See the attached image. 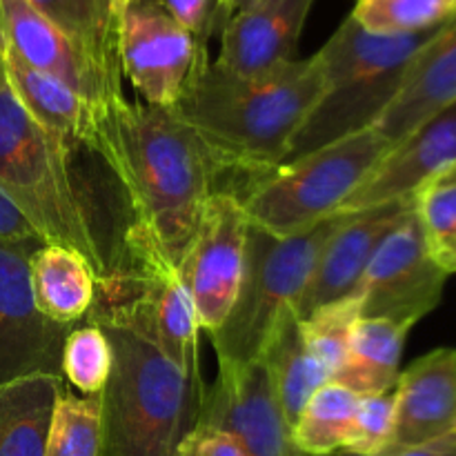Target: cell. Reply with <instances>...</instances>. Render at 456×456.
<instances>
[{
  "label": "cell",
  "instance_id": "obj_1",
  "mask_svg": "<svg viewBox=\"0 0 456 456\" xmlns=\"http://www.w3.org/2000/svg\"><path fill=\"white\" fill-rule=\"evenodd\" d=\"M96 151L127 196L123 243L159 252L181 270L223 167L172 107L127 98L96 105Z\"/></svg>",
  "mask_w": 456,
  "mask_h": 456
},
{
  "label": "cell",
  "instance_id": "obj_2",
  "mask_svg": "<svg viewBox=\"0 0 456 456\" xmlns=\"http://www.w3.org/2000/svg\"><path fill=\"white\" fill-rule=\"evenodd\" d=\"M316 56L254 76L209 61L172 107L212 151L223 172L248 178L285 163L298 129L323 94Z\"/></svg>",
  "mask_w": 456,
  "mask_h": 456
},
{
  "label": "cell",
  "instance_id": "obj_3",
  "mask_svg": "<svg viewBox=\"0 0 456 456\" xmlns=\"http://www.w3.org/2000/svg\"><path fill=\"white\" fill-rule=\"evenodd\" d=\"M87 316L105 332L114 356L101 395V456H174L199 423L205 381L187 377L159 350L118 294L102 289V301H94Z\"/></svg>",
  "mask_w": 456,
  "mask_h": 456
},
{
  "label": "cell",
  "instance_id": "obj_4",
  "mask_svg": "<svg viewBox=\"0 0 456 456\" xmlns=\"http://www.w3.org/2000/svg\"><path fill=\"white\" fill-rule=\"evenodd\" d=\"M71 147L36 123L9 85L0 58V185L22 208L45 243L80 254L96 285L114 274L94 209L71 169Z\"/></svg>",
  "mask_w": 456,
  "mask_h": 456
},
{
  "label": "cell",
  "instance_id": "obj_5",
  "mask_svg": "<svg viewBox=\"0 0 456 456\" xmlns=\"http://www.w3.org/2000/svg\"><path fill=\"white\" fill-rule=\"evenodd\" d=\"M436 29L372 34L347 16L314 53L325 87L298 129L285 163L377 125L395 101L412 58Z\"/></svg>",
  "mask_w": 456,
  "mask_h": 456
},
{
  "label": "cell",
  "instance_id": "obj_6",
  "mask_svg": "<svg viewBox=\"0 0 456 456\" xmlns=\"http://www.w3.org/2000/svg\"><path fill=\"white\" fill-rule=\"evenodd\" d=\"M338 212L294 236L249 225L243 279L230 314L209 332L218 363L249 365L261 359L281 321L297 310L325 243L343 223Z\"/></svg>",
  "mask_w": 456,
  "mask_h": 456
},
{
  "label": "cell",
  "instance_id": "obj_7",
  "mask_svg": "<svg viewBox=\"0 0 456 456\" xmlns=\"http://www.w3.org/2000/svg\"><path fill=\"white\" fill-rule=\"evenodd\" d=\"M390 147L372 125L248 178L239 199L249 225L274 236L307 232L338 214Z\"/></svg>",
  "mask_w": 456,
  "mask_h": 456
},
{
  "label": "cell",
  "instance_id": "obj_8",
  "mask_svg": "<svg viewBox=\"0 0 456 456\" xmlns=\"http://www.w3.org/2000/svg\"><path fill=\"white\" fill-rule=\"evenodd\" d=\"M118 52L123 76L151 107H174L209 62L208 45L183 29L163 0H125Z\"/></svg>",
  "mask_w": 456,
  "mask_h": 456
},
{
  "label": "cell",
  "instance_id": "obj_9",
  "mask_svg": "<svg viewBox=\"0 0 456 456\" xmlns=\"http://www.w3.org/2000/svg\"><path fill=\"white\" fill-rule=\"evenodd\" d=\"M448 276L432 258L412 208L365 267L354 292L361 319H387L412 328L439 305Z\"/></svg>",
  "mask_w": 456,
  "mask_h": 456
},
{
  "label": "cell",
  "instance_id": "obj_10",
  "mask_svg": "<svg viewBox=\"0 0 456 456\" xmlns=\"http://www.w3.org/2000/svg\"><path fill=\"white\" fill-rule=\"evenodd\" d=\"M249 218L234 191H214L181 263V276L199 314L214 332L230 314L243 279Z\"/></svg>",
  "mask_w": 456,
  "mask_h": 456
},
{
  "label": "cell",
  "instance_id": "obj_11",
  "mask_svg": "<svg viewBox=\"0 0 456 456\" xmlns=\"http://www.w3.org/2000/svg\"><path fill=\"white\" fill-rule=\"evenodd\" d=\"M38 249L0 245V386L16 379L62 377V346L74 325L43 316L31 292L29 261Z\"/></svg>",
  "mask_w": 456,
  "mask_h": 456
},
{
  "label": "cell",
  "instance_id": "obj_12",
  "mask_svg": "<svg viewBox=\"0 0 456 456\" xmlns=\"http://www.w3.org/2000/svg\"><path fill=\"white\" fill-rule=\"evenodd\" d=\"M199 423L234 436L243 456L301 454L258 361L249 365L218 363L216 381L205 392Z\"/></svg>",
  "mask_w": 456,
  "mask_h": 456
},
{
  "label": "cell",
  "instance_id": "obj_13",
  "mask_svg": "<svg viewBox=\"0 0 456 456\" xmlns=\"http://www.w3.org/2000/svg\"><path fill=\"white\" fill-rule=\"evenodd\" d=\"M0 34L20 61L94 105L125 98L123 78L98 65L78 43L25 0H0Z\"/></svg>",
  "mask_w": 456,
  "mask_h": 456
},
{
  "label": "cell",
  "instance_id": "obj_14",
  "mask_svg": "<svg viewBox=\"0 0 456 456\" xmlns=\"http://www.w3.org/2000/svg\"><path fill=\"white\" fill-rule=\"evenodd\" d=\"M412 208L414 196L346 214L341 225L325 243L314 272L307 281L305 292L298 298L294 310L298 319H305L321 305H328L338 298L354 297L365 267L370 265L379 245Z\"/></svg>",
  "mask_w": 456,
  "mask_h": 456
},
{
  "label": "cell",
  "instance_id": "obj_15",
  "mask_svg": "<svg viewBox=\"0 0 456 456\" xmlns=\"http://www.w3.org/2000/svg\"><path fill=\"white\" fill-rule=\"evenodd\" d=\"M452 165H456V102L390 147L338 212L354 214L390 200L412 199L423 183Z\"/></svg>",
  "mask_w": 456,
  "mask_h": 456
},
{
  "label": "cell",
  "instance_id": "obj_16",
  "mask_svg": "<svg viewBox=\"0 0 456 456\" xmlns=\"http://www.w3.org/2000/svg\"><path fill=\"white\" fill-rule=\"evenodd\" d=\"M395 435L381 456L456 430V347H436L399 374Z\"/></svg>",
  "mask_w": 456,
  "mask_h": 456
},
{
  "label": "cell",
  "instance_id": "obj_17",
  "mask_svg": "<svg viewBox=\"0 0 456 456\" xmlns=\"http://www.w3.org/2000/svg\"><path fill=\"white\" fill-rule=\"evenodd\" d=\"M314 0H258L234 13L221 34L216 62L234 74L254 76L294 61Z\"/></svg>",
  "mask_w": 456,
  "mask_h": 456
},
{
  "label": "cell",
  "instance_id": "obj_18",
  "mask_svg": "<svg viewBox=\"0 0 456 456\" xmlns=\"http://www.w3.org/2000/svg\"><path fill=\"white\" fill-rule=\"evenodd\" d=\"M456 102V13L410 62L395 101L374 127L392 147Z\"/></svg>",
  "mask_w": 456,
  "mask_h": 456
},
{
  "label": "cell",
  "instance_id": "obj_19",
  "mask_svg": "<svg viewBox=\"0 0 456 456\" xmlns=\"http://www.w3.org/2000/svg\"><path fill=\"white\" fill-rule=\"evenodd\" d=\"M0 58L9 85L31 118L61 138L71 150L78 147L92 150L94 134H96V105L85 101L52 76L20 61L4 43L3 34H0Z\"/></svg>",
  "mask_w": 456,
  "mask_h": 456
},
{
  "label": "cell",
  "instance_id": "obj_20",
  "mask_svg": "<svg viewBox=\"0 0 456 456\" xmlns=\"http://www.w3.org/2000/svg\"><path fill=\"white\" fill-rule=\"evenodd\" d=\"M36 307L49 321L78 325L96 301V276L80 254L61 245H43L29 261Z\"/></svg>",
  "mask_w": 456,
  "mask_h": 456
},
{
  "label": "cell",
  "instance_id": "obj_21",
  "mask_svg": "<svg viewBox=\"0 0 456 456\" xmlns=\"http://www.w3.org/2000/svg\"><path fill=\"white\" fill-rule=\"evenodd\" d=\"M258 363L265 368L272 395L289 428L298 421L312 395L330 383V374L307 350L297 312L281 321Z\"/></svg>",
  "mask_w": 456,
  "mask_h": 456
},
{
  "label": "cell",
  "instance_id": "obj_22",
  "mask_svg": "<svg viewBox=\"0 0 456 456\" xmlns=\"http://www.w3.org/2000/svg\"><path fill=\"white\" fill-rule=\"evenodd\" d=\"M62 381L34 374L0 386V456H45Z\"/></svg>",
  "mask_w": 456,
  "mask_h": 456
},
{
  "label": "cell",
  "instance_id": "obj_23",
  "mask_svg": "<svg viewBox=\"0 0 456 456\" xmlns=\"http://www.w3.org/2000/svg\"><path fill=\"white\" fill-rule=\"evenodd\" d=\"M410 330L408 325L387 319H361L352 337L350 354L332 377V383L359 396L395 390Z\"/></svg>",
  "mask_w": 456,
  "mask_h": 456
},
{
  "label": "cell",
  "instance_id": "obj_24",
  "mask_svg": "<svg viewBox=\"0 0 456 456\" xmlns=\"http://www.w3.org/2000/svg\"><path fill=\"white\" fill-rule=\"evenodd\" d=\"M53 27L78 43L94 61L123 78L118 52L125 0H25Z\"/></svg>",
  "mask_w": 456,
  "mask_h": 456
},
{
  "label": "cell",
  "instance_id": "obj_25",
  "mask_svg": "<svg viewBox=\"0 0 456 456\" xmlns=\"http://www.w3.org/2000/svg\"><path fill=\"white\" fill-rule=\"evenodd\" d=\"M359 395L337 383H325L312 395L292 428V439L303 454H332L347 448L354 426Z\"/></svg>",
  "mask_w": 456,
  "mask_h": 456
},
{
  "label": "cell",
  "instance_id": "obj_26",
  "mask_svg": "<svg viewBox=\"0 0 456 456\" xmlns=\"http://www.w3.org/2000/svg\"><path fill=\"white\" fill-rule=\"evenodd\" d=\"M414 212L432 258L448 274L456 272V165L423 183L414 194Z\"/></svg>",
  "mask_w": 456,
  "mask_h": 456
},
{
  "label": "cell",
  "instance_id": "obj_27",
  "mask_svg": "<svg viewBox=\"0 0 456 456\" xmlns=\"http://www.w3.org/2000/svg\"><path fill=\"white\" fill-rule=\"evenodd\" d=\"M101 395L76 396L62 387L53 405L45 456H101Z\"/></svg>",
  "mask_w": 456,
  "mask_h": 456
},
{
  "label": "cell",
  "instance_id": "obj_28",
  "mask_svg": "<svg viewBox=\"0 0 456 456\" xmlns=\"http://www.w3.org/2000/svg\"><path fill=\"white\" fill-rule=\"evenodd\" d=\"M298 321H301L307 350L332 381V377L343 368L350 354L352 337H354L356 323L361 321V301L356 297L338 298Z\"/></svg>",
  "mask_w": 456,
  "mask_h": 456
},
{
  "label": "cell",
  "instance_id": "obj_29",
  "mask_svg": "<svg viewBox=\"0 0 456 456\" xmlns=\"http://www.w3.org/2000/svg\"><path fill=\"white\" fill-rule=\"evenodd\" d=\"M454 13L456 0H356L350 16L372 34H421Z\"/></svg>",
  "mask_w": 456,
  "mask_h": 456
},
{
  "label": "cell",
  "instance_id": "obj_30",
  "mask_svg": "<svg viewBox=\"0 0 456 456\" xmlns=\"http://www.w3.org/2000/svg\"><path fill=\"white\" fill-rule=\"evenodd\" d=\"M111 346L98 325H74L62 346L61 372L83 396L102 395L111 374Z\"/></svg>",
  "mask_w": 456,
  "mask_h": 456
},
{
  "label": "cell",
  "instance_id": "obj_31",
  "mask_svg": "<svg viewBox=\"0 0 456 456\" xmlns=\"http://www.w3.org/2000/svg\"><path fill=\"white\" fill-rule=\"evenodd\" d=\"M396 403L395 390L383 395L359 396L354 426H352L347 452L361 456H381L395 435Z\"/></svg>",
  "mask_w": 456,
  "mask_h": 456
},
{
  "label": "cell",
  "instance_id": "obj_32",
  "mask_svg": "<svg viewBox=\"0 0 456 456\" xmlns=\"http://www.w3.org/2000/svg\"><path fill=\"white\" fill-rule=\"evenodd\" d=\"M163 4L178 25L203 45L221 36L230 22L223 0H163Z\"/></svg>",
  "mask_w": 456,
  "mask_h": 456
},
{
  "label": "cell",
  "instance_id": "obj_33",
  "mask_svg": "<svg viewBox=\"0 0 456 456\" xmlns=\"http://www.w3.org/2000/svg\"><path fill=\"white\" fill-rule=\"evenodd\" d=\"M0 245L27 249H40L47 245L34 223L27 218L20 205L9 196L3 185H0Z\"/></svg>",
  "mask_w": 456,
  "mask_h": 456
},
{
  "label": "cell",
  "instance_id": "obj_34",
  "mask_svg": "<svg viewBox=\"0 0 456 456\" xmlns=\"http://www.w3.org/2000/svg\"><path fill=\"white\" fill-rule=\"evenodd\" d=\"M174 456H243L239 441L208 423H196Z\"/></svg>",
  "mask_w": 456,
  "mask_h": 456
},
{
  "label": "cell",
  "instance_id": "obj_35",
  "mask_svg": "<svg viewBox=\"0 0 456 456\" xmlns=\"http://www.w3.org/2000/svg\"><path fill=\"white\" fill-rule=\"evenodd\" d=\"M386 456H456V430L423 445H414V448H405Z\"/></svg>",
  "mask_w": 456,
  "mask_h": 456
},
{
  "label": "cell",
  "instance_id": "obj_36",
  "mask_svg": "<svg viewBox=\"0 0 456 456\" xmlns=\"http://www.w3.org/2000/svg\"><path fill=\"white\" fill-rule=\"evenodd\" d=\"M254 3H258V0H223V4H225V12H227V16H230V20H232V16H234V13H239V12H243V9L252 7Z\"/></svg>",
  "mask_w": 456,
  "mask_h": 456
},
{
  "label": "cell",
  "instance_id": "obj_37",
  "mask_svg": "<svg viewBox=\"0 0 456 456\" xmlns=\"http://www.w3.org/2000/svg\"><path fill=\"white\" fill-rule=\"evenodd\" d=\"M298 456H361V454H354V452H347V450H338V452H332V454H298Z\"/></svg>",
  "mask_w": 456,
  "mask_h": 456
}]
</instances>
